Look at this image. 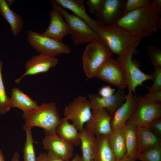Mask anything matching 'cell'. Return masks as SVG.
I'll return each instance as SVG.
<instances>
[{
    "mask_svg": "<svg viewBox=\"0 0 161 161\" xmlns=\"http://www.w3.org/2000/svg\"><path fill=\"white\" fill-rule=\"evenodd\" d=\"M92 111L89 100L86 97L80 96L66 106L64 117L71 121L79 131L89 120Z\"/></svg>",
    "mask_w": 161,
    "mask_h": 161,
    "instance_id": "8",
    "label": "cell"
},
{
    "mask_svg": "<svg viewBox=\"0 0 161 161\" xmlns=\"http://www.w3.org/2000/svg\"><path fill=\"white\" fill-rule=\"evenodd\" d=\"M58 60L55 57L39 54L34 56L26 62L24 74L15 80L16 83H18L25 76L34 75L46 72L51 68L56 66Z\"/></svg>",
    "mask_w": 161,
    "mask_h": 161,
    "instance_id": "16",
    "label": "cell"
},
{
    "mask_svg": "<svg viewBox=\"0 0 161 161\" xmlns=\"http://www.w3.org/2000/svg\"><path fill=\"white\" fill-rule=\"evenodd\" d=\"M69 161H83L81 157L79 154H76Z\"/></svg>",
    "mask_w": 161,
    "mask_h": 161,
    "instance_id": "40",
    "label": "cell"
},
{
    "mask_svg": "<svg viewBox=\"0 0 161 161\" xmlns=\"http://www.w3.org/2000/svg\"><path fill=\"white\" fill-rule=\"evenodd\" d=\"M149 127L151 131L161 138V118H158L153 121Z\"/></svg>",
    "mask_w": 161,
    "mask_h": 161,
    "instance_id": "34",
    "label": "cell"
},
{
    "mask_svg": "<svg viewBox=\"0 0 161 161\" xmlns=\"http://www.w3.org/2000/svg\"><path fill=\"white\" fill-rule=\"evenodd\" d=\"M3 66L2 61L0 59V114H4L11 109L10 97L7 96L5 91L2 76V70Z\"/></svg>",
    "mask_w": 161,
    "mask_h": 161,
    "instance_id": "28",
    "label": "cell"
},
{
    "mask_svg": "<svg viewBox=\"0 0 161 161\" xmlns=\"http://www.w3.org/2000/svg\"><path fill=\"white\" fill-rule=\"evenodd\" d=\"M94 161V160H93V161Z\"/></svg>",
    "mask_w": 161,
    "mask_h": 161,
    "instance_id": "44",
    "label": "cell"
},
{
    "mask_svg": "<svg viewBox=\"0 0 161 161\" xmlns=\"http://www.w3.org/2000/svg\"><path fill=\"white\" fill-rule=\"evenodd\" d=\"M61 6L68 9L75 15L85 21L96 32L101 25L96 20L91 18L87 14L83 0H55Z\"/></svg>",
    "mask_w": 161,
    "mask_h": 161,
    "instance_id": "18",
    "label": "cell"
},
{
    "mask_svg": "<svg viewBox=\"0 0 161 161\" xmlns=\"http://www.w3.org/2000/svg\"><path fill=\"white\" fill-rule=\"evenodd\" d=\"M45 133L42 140L44 149L52 152L65 161H69L72 159L74 147L73 145L62 139L55 131Z\"/></svg>",
    "mask_w": 161,
    "mask_h": 161,
    "instance_id": "14",
    "label": "cell"
},
{
    "mask_svg": "<svg viewBox=\"0 0 161 161\" xmlns=\"http://www.w3.org/2000/svg\"><path fill=\"white\" fill-rule=\"evenodd\" d=\"M79 134L83 161H93L96 137L84 127Z\"/></svg>",
    "mask_w": 161,
    "mask_h": 161,
    "instance_id": "23",
    "label": "cell"
},
{
    "mask_svg": "<svg viewBox=\"0 0 161 161\" xmlns=\"http://www.w3.org/2000/svg\"><path fill=\"white\" fill-rule=\"evenodd\" d=\"M55 132L62 139L74 146L80 145L79 131L73 124L64 117L61 119Z\"/></svg>",
    "mask_w": 161,
    "mask_h": 161,
    "instance_id": "20",
    "label": "cell"
},
{
    "mask_svg": "<svg viewBox=\"0 0 161 161\" xmlns=\"http://www.w3.org/2000/svg\"><path fill=\"white\" fill-rule=\"evenodd\" d=\"M137 97L128 89L124 103L118 108L112 116V130L122 128L130 118L136 107Z\"/></svg>",
    "mask_w": 161,
    "mask_h": 161,
    "instance_id": "17",
    "label": "cell"
},
{
    "mask_svg": "<svg viewBox=\"0 0 161 161\" xmlns=\"http://www.w3.org/2000/svg\"><path fill=\"white\" fill-rule=\"evenodd\" d=\"M137 136L138 154L148 148L161 145V138L149 127L137 126Z\"/></svg>",
    "mask_w": 161,
    "mask_h": 161,
    "instance_id": "19",
    "label": "cell"
},
{
    "mask_svg": "<svg viewBox=\"0 0 161 161\" xmlns=\"http://www.w3.org/2000/svg\"><path fill=\"white\" fill-rule=\"evenodd\" d=\"M125 0H103L96 12V21L101 25L116 24L124 16Z\"/></svg>",
    "mask_w": 161,
    "mask_h": 161,
    "instance_id": "11",
    "label": "cell"
},
{
    "mask_svg": "<svg viewBox=\"0 0 161 161\" xmlns=\"http://www.w3.org/2000/svg\"><path fill=\"white\" fill-rule=\"evenodd\" d=\"M32 128L25 125L23 127V129L26 135V140L23 150L24 161H36L34 146L35 141L32 135Z\"/></svg>",
    "mask_w": 161,
    "mask_h": 161,
    "instance_id": "27",
    "label": "cell"
},
{
    "mask_svg": "<svg viewBox=\"0 0 161 161\" xmlns=\"http://www.w3.org/2000/svg\"><path fill=\"white\" fill-rule=\"evenodd\" d=\"M122 128L125 140L126 155L137 159L138 154L137 126L133 123L127 121Z\"/></svg>",
    "mask_w": 161,
    "mask_h": 161,
    "instance_id": "25",
    "label": "cell"
},
{
    "mask_svg": "<svg viewBox=\"0 0 161 161\" xmlns=\"http://www.w3.org/2000/svg\"><path fill=\"white\" fill-rule=\"evenodd\" d=\"M50 3L52 7L49 12L50 17L49 24L43 35L62 42L64 37L70 34L71 30L67 22L63 18V15L55 5L54 0Z\"/></svg>",
    "mask_w": 161,
    "mask_h": 161,
    "instance_id": "12",
    "label": "cell"
},
{
    "mask_svg": "<svg viewBox=\"0 0 161 161\" xmlns=\"http://www.w3.org/2000/svg\"><path fill=\"white\" fill-rule=\"evenodd\" d=\"M136 48H133L117 56L116 60L124 71L128 89L134 94L137 86L142 85L145 81L153 80L152 74L142 72L132 60V55Z\"/></svg>",
    "mask_w": 161,
    "mask_h": 161,
    "instance_id": "6",
    "label": "cell"
},
{
    "mask_svg": "<svg viewBox=\"0 0 161 161\" xmlns=\"http://www.w3.org/2000/svg\"><path fill=\"white\" fill-rule=\"evenodd\" d=\"M126 95L124 89H119L112 96L108 97H102L95 94H90L88 96L92 111L104 109L113 116L125 102Z\"/></svg>",
    "mask_w": 161,
    "mask_h": 161,
    "instance_id": "15",
    "label": "cell"
},
{
    "mask_svg": "<svg viewBox=\"0 0 161 161\" xmlns=\"http://www.w3.org/2000/svg\"><path fill=\"white\" fill-rule=\"evenodd\" d=\"M54 1L69 25L71 38L75 45L101 39L97 32L85 21L75 15L69 13L55 0Z\"/></svg>",
    "mask_w": 161,
    "mask_h": 161,
    "instance_id": "5",
    "label": "cell"
},
{
    "mask_svg": "<svg viewBox=\"0 0 161 161\" xmlns=\"http://www.w3.org/2000/svg\"><path fill=\"white\" fill-rule=\"evenodd\" d=\"M103 0H88L87 1L86 4L89 8V12L91 13H96Z\"/></svg>",
    "mask_w": 161,
    "mask_h": 161,
    "instance_id": "35",
    "label": "cell"
},
{
    "mask_svg": "<svg viewBox=\"0 0 161 161\" xmlns=\"http://www.w3.org/2000/svg\"><path fill=\"white\" fill-rule=\"evenodd\" d=\"M27 40L31 46L39 54L55 57L71 52L70 47L63 43L43 35L37 32L29 30Z\"/></svg>",
    "mask_w": 161,
    "mask_h": 161,
    "instance_id": "7",
    "label": "cell"
},
{
    "mask_svg": "<svg viewBox=\"0 0 161 161\" xmlns=\"http://www.w3.org/2000/svg\"><path fill=\"white\" fill-rule=\"evenodd\" d=\"M137 102L134 112L127 121L137 126L149 127L154 120L161 117V103H145L137 97Z\"/></svg>",
    "mask_w": 161,
    "mask_h": 161,
    "instance_id": "10",
    "label": "cell"
},
{
    "mask_svg": "<svg viewBox=\"0 0 161 161\" xmlns=\"http://www.w3.org/2000/svg\"><path fill=\"white\" fill-rule=\"evenodd\" d=\"M114 89L109 86H106L102 87L99 90V94L100 97L103 98L108 97L112 96L115 92Z\"/></svg>",
    "mask_w": 161,
    "mask_h": 161,
    "instance_id": "36",
    "label": "cell"
},
{
    "mask_svg": "<svg viewBox=\"0 0 161 161\" xmlns=\"http://www.w3.org/2000/svg\"><path fill=\"white\" fill-rule=\"evenodd\" d=\"M152 1V0H125L124 7V15L133 10L149 4Z\"/></svg>",
    "mask_w": 161,
    "mask_h": 161,
    "instance_id": "30",
    "label": "cell"
},
{
    "mask_svg": "<svg viewBox=\"0 0 161 161\" xmlns=\"http://www.w3.org/2000/svg\"><path fill=\"white\" fill-rule=\"evenodd\" d=\"M10 98L12 107L19 108L23 112L35 109L39 105L36 100L17 87L12 89Z\"/></svg>",
    "mask_w": 161,
    "mask_h": 161,
    "instance_id": "21",
    "label": "cell"
},
{
    "mask_svg": "<svg viewBox=\"0 0 161 161\" xmlns=\"http://www.w3.org/2000/svg\"><path fill=\"white\" fill-rule=\"evenodd\" d=\"M47 161H65L51 151H48L47 153Z\"/></svg>",
    "mask_w": 161,
    "mask_h": 161,
    "instance_id": "37",
    "label": "cell"
},
{
    "mask_svg": "<svg viewBox=\"0 0 161 161\" xmlns=\"http://www.w3.org/2000/svg\"><path fill=\"white\" fill-rule=\"evenodd\" d=\"M97 32L112 53L117 56L133 48L137 47L141 40L116 24L101 25Z\"/></svg>",
    "mask_w": 161,
    "mask_h": 161,
    "instance_id": "2",
    "label": "cell"
},
{
    "mask_svg": "<svg viewBox=\"0 0 161 161\" xmlns=\"http://www.w3.org/2000/svg\"><path fill=\"white\" fill-rule=\"evenodd\" d=\"M95 77L119 89L124 90L127 87L123 69L116 60L111 57L98 69Z\"/></svg>",
    "mask_w": 161,
    "mask_h": 161,
    "instance_id": "9",
    "label": "cell"
},
{
    "mask_svg": "<svg viewBox=\"0 0 161 161\" xmlns=\"http://www.w3.org/2000/svg\"><path fill=\"white\" fill-rule=\"evenodd\" d=\"M154 67V71L152 74L153 82L149 89V92L161 90V67Z\"/></svg>",
    "mask_w": 161,
    "mask_h": 161,
    "instance_id": "33",
    "label": "cell"
},
{
    "mask_svg": "<svg viewBox=\"0 0 161 161\" xmlns=\"http://www.w3.org/2000/svg\"><path fill=\"white\" fill-rule=\"evenodd\" d=\"M112 54L109 48L101 39L89 43L83 54V67L86 76L95 77L98 69L110 58Z\"/></svg>",
    "mask_w": 161,
    "mask_h": 161,
    "instance_id": "4",
    "label": "cell"
},
{
    "mask_svg": "<svg viewBox=\"0 0 161 161\" xmlns=\"http://www.w3.org/2000/svg\"><path fill=\"white\" fill-rule=\"evenodd\" d=\"M0 161H5L3 152L0 149Z\"/></svg>",
    "mask_w": 161,
    "mask_h": 161,
    "instance_id": "42",
    "label": "cell"
},
{
    "mask_svg": "<svg viewBox=\"0 0 161 161\" xmlns=\"http://www.w3.org/2000/svg\"><path fill=\"white\" fill-rule=\"evenodd\" d=\"M138 97L142 101L152 103H161V90L150 91L143 96L139 95Z\"/></svg>",
    "mask_w": 161,
    "mask_h": 161,
    "instance_id": "32",
    "label": "cell"
},
{
    "mask_svg": "<svg viewBox=\"0 0 161 161\" xmlns=\"http://www.w3.org/2000/svg\"><path fill=\"white\" fill-rule=\"evenodd\" d=\"M109 145L108 136L96 137L94 148V161H116Z\"/></svg>",
    "mask_w": 161,
    "mask_h": 161,
    "instance_id": "24",
    "label": "cell"
},
{
    "mask_svg": "<svg viewBox=\"0 0 161 161\" xmlns=\"http://www.w3.org/2000/svg\"><path fill=\"white\" fill-rule=\"evenodd\" d=\"M112 117L105 109L92 111L91 116L84 127L96 137L108 136L112 131Z\"/></svg>",
    "mask_w": 161,
    "mask_h": 161,
    "instance_id": "13",
    "label": "cell"
},
{
    "mask_svg": "<svg viewBox=\"0 0 161 161\" xmlns=\"http://www.w3.org/2000/svg\"><path fill=\"white\" fill-rule=\"evenodd\" d=\"M137 160L136 159L131 158L126 154L123 158L116 161H136Z\"/></svg>",
    "mask_w": 161,
    "mask_h": 161,
    "instance_id": "39",
    "label": "cell"
},
{
    "mask_svg": "<svg viewBox=\"0 0 161 161\" xmlns=\"http://www.w3.org/2000/svg\"><path fill=\"white\" fill-rule=\"evenodd\" d=\"M108 137L110 146L116 160L123 158L126 155L127 151L122 128L112 130Z\"/></svg>",
    "mask_w": 161,
    "mask_h": 161,
    "instance_id": "26",
    "label": "cell"
},
{
    "mask_svg": "<svg viewBox=\"0 0 161 161\" xmlns=\"http://www.w3.org/2000/svg\"><path fill=\"white\" fill-rule=\"evenodd\" d=\"M137 160L141 161H161V145L144 151L138 154Z\"/></svg>",
    "mask_w": 161,
    "mask_h": 161,
    "instance_id": "29",
    "label": "cell"
},
{
    "mask_svg": "<svg viewBox=\"0 0 161 161\" xmlns=\"http://www.w3.org/2000/svg\"><path fill=\"white\" fill-rule=\"evenodd\" d=\"M146 50L154 67H161V50L153 45H148Z\"/></svg>",
    "mask_w": 161,
    "mask_h": 161,
    "instance_id": "31",
    "label": "cell"
},
{
    "mask_svg": "<svg viewBox=\"0 0 161 161\" xmlns=\"http://www.w3.org/2000/svg\"><path fill=\"white\" fill-rule=\"evenodd\" d=\"M22 117L24 125L32 128H41L45 132L55 131L61 119L54 102L45 103L35 109L23 112Z\"/></svg>",
    "mask_w": 161,
    "mask_h": 161,
    "instance_id": "3",
    "label": "cell"
},
{
    "mask_svg": "<svg viewBox=\"0 0 161 161\" xmlns=\"http://www.w3.org/2000/svg\"><path fill=\"white\" fill-rule=\"evenodd\" d=\"M36 161H47V153H40L36 157Z\"/></svg>",
    "mask_w": 161,
    "mask_h": 161,
    "instance_id": "38",
    "label": "cell"
},
{
    "mask_svg": "<svg viewBox=\"0 0 161 161\" xmlns=\"http://www.w3.org/2000/svg\"><path fill=\"white\" fill-rule=\"evenodd\" d=\"M0 13L10 25L13 35H18L24 25L21 17L10 9L5 0H0Z\"/></svg>",
    "mask_w": 161,
    "mask_h": 161,
    "instance_id": "22",
    "label": "cell"
},
{
    "mask_svg": "<svg viewBox=\"0 0 161 161\" xmlns=\"http://www.w3.org/2000/svg\"><path fill=\"white\" fill-rule=\"evenodd\" d=\"M161 0L124 15L115 24L125 28L135 38L142 40L161 28Z\"/></svg>",
    "mask_w": 161,
    "mask_h": 161,
    "instance_id": "1",
    "label": "cell"
},
{
    "mask_svg": "<svg viewBox=\"0 0 161 161\" xmlns=\"http://www.w3.org/2000/svg\"><path fill=\"white\" fill-rule=\"evenodd\" d=\"M6 1L7 4L9 6L13 4L14 3L15 1L14 0H6Z\"/></svg>",
    "mask_w": 161,
    "mask_h": 161,
    "instance_id": "43",
    "label": "cell"
},
{
    "mask_svg": "<svg viewBox=\"0 0 161 161\" xmlns=\"http://www.w3.org/2000/svg\"><path fill=\"white\" fill-rule=\"evenodd\" d=\"M20 156L18 153L17 152H15L11 161H19Z\"/></svg>",
    "mask_w": 161,
    "mask_h": 161,
    "instance_id": "41",
    "label": "cell"
}]
</instances>
